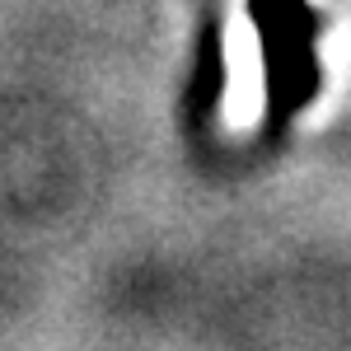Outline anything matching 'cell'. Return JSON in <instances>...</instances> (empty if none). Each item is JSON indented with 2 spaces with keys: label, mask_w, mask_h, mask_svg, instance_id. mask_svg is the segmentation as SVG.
Returning <instances> with one entry per match:
<instances>
[{
  "label": "cell",
  "mask_w": 351,
  "mask_h": 351,
  "mask_svg": "<svg viewBox=\"0 0 351 351\" xmlns=\"http://www.w3.org/2000/svg\"><path fill=\"white\" fill-rule=\"evenodd\" d=\"M248 19L263 43V80H267V136H286L295 112L314 104L324 89L319 66V10L309 0H248Z\"/></svg>",
  "instance_id": "obj_1"
},
{
  "label": "cell",
  "mask_w": 351,
  "mask_h": 351,
  "mask_svg": "<svg viewBox=\"0 0 351 351\" xmlns=\"http://www.w3.org/2000/svg\"><path fill=\"white\" fill-rule=\"evenodd\" d=\"M225 94V43H220V14H211L202 24L197 38V71H192V89H188V127L202 132L220 108Z\"/></svg>",
  "instance_id": "obj_2"
}]
</instances>
